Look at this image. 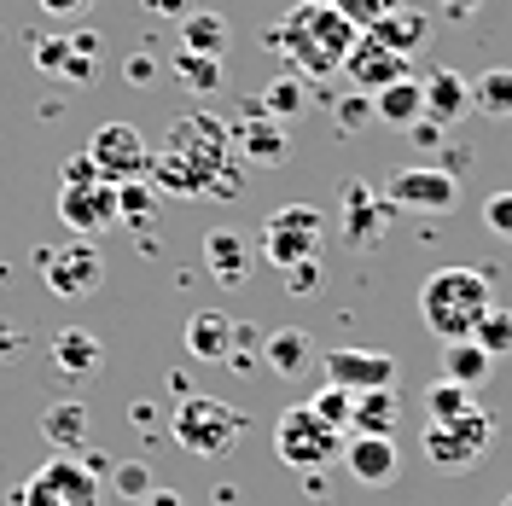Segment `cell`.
<instances>
[{
  "mask_svg": "<svg viewBox=\"0 0 512 506\" xmlns=\"http://www.w3.org/2000/svg\"><path fill=\"white\" fill-rule=\"evenodd\" d=\"M158 192L175 198H239V163H233V128L216 123L210 111H187L175 117L163 146L152 152V175Z\"/></svg>",
  "mask_w": 512,
  "mask_h": 506,
  "instance_id": "6da1fadb",
  "label": "cell"
},
{
  "mask_svg": "<svg viewBox=\"0 0 512 506\" xmlns=\"http://www.w3.org/2000/svg\"><path fill=\"white\" fill-rule=\"evenodd\" d=\"M355 35H361V30H355L344 12H332L326 0H297L286 18L268 30V47H274L297 76L326 82V76H338V70H344V53L355 47Z\"/></svg>",
  "mask_w": 512,
  "mask_h": 506,
  "instance_id": "7a4b0ae2",
  "label": "cell"
},
{
  "mask_svg": "<svg viewBox=\"0 0 512 506\" xmlns=\"http://www.w3.org/2000/svg\"><path fill=\"white\" fill-rule=\"evenodd\" d=\"M489 309H495V285H489L483 268H437L431 280L419 285V320L443 344L472 338Z\"/></svg>",
  "mask_w": 512,
  "mask_h": 506,
  "instance_id": "3957f363",
  "label": "cell"
},
{
  "mask_svg": "<svg viewBox=\"0 0 512 506\" xmlns=\"http://www.w3.org/2000/svg\"><path fill=\"white\" fill-rule=\"evenodd\" d=\"M245 431H251V419L233 402H216V396H181V408L169 413V437L198 460H227L245 443Z\"/></svg>",
  "mask_w": 512,
  "mask_h": 506,
  "instance_id": "277c9868",
  "label": "cell"
},
{
  "mask_svg": "<svg viewBox=\"0 0 512 506\" xmlns=\"http://www.w3.org/2000/svg\"><path fill=\"white\" fill-rule=\"evenodd\" d=\"M419 448H425V460L437 472H472L483 454L495 448V413L472 402V408L448 413V419H425Z\"/></svg>",
  "mask_w": 512,
  "mask_h": 506,
  "instance_id": "5b68a950",
  "label": "cell"
},
{
  "mask_svg": "<svg viewBox=\"0 0 512 506\" xmlns=\"http://www.w3.org/2000/svg\"><path fill=\"white\" fill-rule=\"evenodd\" d=\"M274 454L286 460L291 472L315 477V472H326L332 460H344V431L326 425L309 402H297V408H286L274 419Z\"/></svg>",
  "mask_w": 512,
  "mask_h": 506,
  "instance_id": "8992f818",
  "label": "cell"
},
{
  "mask_svg": "<svg viewBox=\"0 0 512 506\" xmlns=\"http://www.w3.org/2000/svg\"><path fill=\"white\" fill-rule=\"evenodd\" d=\"M105 460H82V454H53L47 466H35L18 489V506H99L105 501Z\"/></svg>",
  "mask_w": 512,
  "mask_h": 506,
  "instance_id": "52a82bcc",
  "label": "cell"
},
{
  "mask_svg": "<svg viewBox=\"0 0 512 506\" xmlns=\"http://www.w3.org/2000/svg\"><path fill=\"white\" fill-rule=\"evenodd\" d=\"M320 245H326V216H320L315 204H280V210L262 222L256 256L274 262V268L286 274V268H297V262L320 256Z\"/></svg>",
  "mask_w": 512,
  "mask_h": 506,
  "instance_id": "ba28073f",
  "label": "cell"
},
{
  "mask_svg": "<svg viewBox=\"0 0 512 506\" xmlns=\"http://www.w3.org/2000/svg\"><path fill=\"white\" fill-rule=\"evenodd\" d=\"M390 210H408V216H454L460 204V175L454 169H431V163H414V169H396L390 175Z\"/></svg>",
  "mask_w": 512,
  "mask_h": 506,
  "instance_id": "9c48e42d",
  "label": "cell"
},
{
  "mask_svg": "<svg viewBox=\"0 0 512 506\" xmlns=\"http://www.w3.org/2000/svg\"><path fill=\"white\" fill-rule=\"evenodd\" d=\"M88 158H94V169L111 187L146 181V175H152V140L134 123H105V128H94V140H88Z\"/></svg>",
  "mask_w": 512,
  "mask_h": 506,
  "instance_id": "30bf717a",
  "label": "cell"
},
{
  "mask_svg": "<svg viewBox=\"0 0 512 506\" xmlns=\"http://www.w3.org/2000/svg\"><path fill=\"white\" fill-rule=\"evenodd\" d=\"M41 274L53 297H94L105 285V256L94 251V239H70L59 251H41Z\"/></svg>",
  "mask_w": 512,
  "mask_h": 506,
  "instance_id": "8fae6325",
  "label": "cell"
},
{
  "mask_svg": "<svg viewBox=\"0 0 512 506\" xmlns=\"http://www.w3.org/2000/svg\"><path fill=\"white\" fill-rule=\"evenodd\" d=\"M59 222L76 239H94L117 227V187L111 181H82V187H59Z\"/></svg>",
  "mask_w": 512,
  "mask_h": 506,
  "instance_id": "7c38bea8",
  "label": "cell"
},
{
  "mask_svg": "<svg viewBox=\"0 0 512 506\" xmlns=\"http://www.w3.org/2000/svg\"><path fill=\"white\" fill-rule=\"evenodd\" d=\"M320 367H326V384H344L355 396L396 384V355H384V349H326Z\"/></svg>",
  "mask_w": 512,
  "mask_h": 506,
  "instance_id": "4fadbf2b",
  "label": "cell"
},
{
  "mask_svg": "<svg viewBox=\"0 0 512 506\" xmlns=\"http://www.w3.org/2000/svg\"><path fill=\"white\" fill-rule=\"evenodd\" d=\"M204 268L216 274V285L239 291L256 268V239L239 233V227H210V233H204Z\"/></svg>",
  "mask_w": 512,
  "mask_h": 506,
  "instance_id": "5bb4252c",
  "label": "cell"
},
{
  "mask_svg": "<svg viewBox=\"0 0 512 506\" xmlns=\"http://www.w3.org/2000/svg\"><path fill=\"white\" fill-rule=\"evenodd\" d=\"M344 76H350L355 94H379V88H390V82L408 76V59L390 53V47H379L373 35H355V47L344 53Z\"/></svg>",
  "mask_w": 512,
  "mask_h": 506,
  "instance_id": "9a60e30c",
  "label": "cell"
},
{
  "mask_svg": "<svg viewBox=\"0 0 512 506\" xmlns=\"http://www.w3.org/2000/svg\"><path fill=\"white\" fill-rule=\"evenodd\" d=\"M344 472H350L361 489H384V483H396V472H402L396 443H390V437H344Z\"/></svg>",
  "mask_w": 512,
  "mask_h": 506,
  "instance_id": "2e32d148",
  "label": "cell"
},
{
  "mask_svg": "<svg viewBox=\"0 0 512 506\" xmlns=\"http://www.w3.org/2000/svg\"><path fill=\"white\" fill-rule=\"evenodd\" d=\"M384 227H390V198H373L367 181H350L344 187V239L367 251L384 239Z\"/></svg>",
  "mask_w": 512,
  "mask_h": 506,
  "instance_id": "e0dca14e",
  "label": "cell"
},
{
  "mask_svg": "<svg viewBox=\"0 0 512 506\" xmlns=\"http://www.w3.org/2000/svg\"><path fill=\"white\" fill-rule=\"evenodd\" d=\"M233 152H239L245 163H280L291 152L280 117H268L262 105H256V111H245V117L233 123Z\"/></svg>",
  "mask_w": 512,
  "mask_h": 506,
  "instance_id": "ac0fdd59",
  "label": "cell"
},
{
  "mask_svg": "<svg viewBox=\"0 0 512 506\" xmlns=\"http://www.w3.org/2000/svg\"><path fill=\"white\" fill-rule=\"evenodd\" d=\"M361 35H373L379 47H390V53H402V59H414L419 47H425V35H431V18L419 12L414 0H402L396 12H384L373 30H361Z\"/></svg>",
  "mask_w": 512,
  "mask_h": 506,
  "instance_id": "d6986e66",
  "label": "cell"
},
{
  "mask_svg": "<svg viewBox=\"0 0 512 506\" xmlns=\"http://www.w3.org/2000/svg\"><path fill=\"white\" fill-rule=\"evenodd\" d=\"M419 82H425V117H431V123H454V117L472 111V82H466L460 70H431V76H419Z\"/></svg>",
  "mask_w": 512,
  "mask_h": 506,
  "instance_id": "ffe728a7",
  "label": "cell"
},
{
  "mask_svg": "<svg viewBox=\"0 0 512 506\" xmlns=\"http://www.w3.org/2000/svg\"><path fill=\"white\" fill-rule=\"evenodd\" d=\"M309 332H297V326H274V332H262V361H268V373L274 379H297L303 367H309Z\"/></svg>",
  "mask_w": 512,
  "mask_h": 506,
  "instance_id": "44dd1931",
  "label": "cell"
},
{
  "mask_svg": "<svg viewBox=\"0 0 512 506\" xmlns=\"http://www.w3.org/2000/svg\"><path fill=\"white\" fill-rule=\"evenodd\" d=\"M99 361H105V344H99L94 332H59L53 338V367H59L64 379H88V373H99Z\"/></svg>",
  "mask_w": 512,
  "mask_h": 506,
  "instance_id": "7402d4cb",
  "label": "cell"
},
{
  "mask_svg": "<svg viewBox=\"0 0 512 506\" xmlns=\"http://www.w3.org/2000/svg\"><path fill=\"white\" fill-rule=\"evenodd\" d=\"M41 431H47V443L59 454H82L88 448V408L82 402H53L41 413Z\"/></svg>",
  "mask_w": 512,
  "mask_h": 506,
  "instance_id": "603a6c76",
  "label": "cell"
},
{
  "mask_svg": "<svg viewBox=\"0 0 512 506\" xmlns=\"http://www.w3.org/2000/svg\"><path fill=\"white\" fill-rule=\"evenodd\" d=\"M396 431V384L390 390H361L350 413V437H390Z\"/></svg>",
  "mask_w": 512,
  "mask_h": 506,
  "instance_id": "cb8c5ba5",
  "label": "cell"
},
{
  "mask_svg": "<svg viewBox=\"0 0 512 506\" xmlns=\"http://www.w3.org/2000/svg\"><path fill=\"white\" fill-rule=\"evenodd\" d=\"M233 332H239V320L227 315H192L187 320V349L198 361H227L233 355Z\"/></svg>",
  "mask_w": 512,
  "mask_h": 506,
  "instance_id": "d4e9b609",
  "label": "cell"
},
{
  "mask_svg": "<svg viewBox=\"0 0 512 506\" xmlns=\"http://www.w3.org/2000/svg\"><path fill=\"white\" fill-rule=\"evenodd\" d=\"M373 117L384 123H419L425 117V82L419 76H402V82H390L373 94Z\"/></svg>",
  "mask_w": 512,
  "mask_h": 506,
  "instance_id": "484cf974",
  "label": "cell"
},
{
  "mask_svg": "<svg viewBox=\"0 0 512 506\" xmlns=\"http://www.w3.org/2000/svg\"><path fill=\"white\" fill-rule=\"evenodd\" d=\"M227 18L222 12H187V18H181V47H187V53H204V59H222L227 53Z\"/></svg>",
  "mask_w": 512,
  "mask_h": 506,
  "instance_id": "4316f807",
  "label": "cell"
},
{
  "mask_svg": "<svg viewBox=\"0 0 512 506\" xmlns=\"http://www.w3.org/2000/svg\"><path fill=\"white\" fill-rule=\"evenodd\" d=\"M489 355H483L472 338H460V344H443V379H454V384H466V390H478L483 379H489Z\"/></svg>",
  "mask_w": 512,
  "mask_h": 506,
  "instance_id": "83f0119b",
  "label": "cell"
},
{
  "mask_svg": "<svg viewBox=\"0 0 512 506\" xmlns=\"http://www.w3.org/2000/svg\"><path fill=\"white\" fill-rule=\"evenodd\" d=\"M472 105H478L483 117H495V123H507L512 117V70H483L478 82H472Z\"/></svg>",
  "mask_w": 512,
  "mask_h": 506,
  "instance_id": "f1b7e54d",
  "label": "cell"
},
{
  "mask_svg": "<svg viewBox=\"0 0 512 506\" xmlns=\"http://www.w3.org/2000/svg\"><path fill=\"white\" fill-rule=\"evenodd\" d=\"M152 216H158V187L152 181H123L117 187V222L152 227Z\"/></svg>",
  "mask_w": 512,
  "mask_h": 506,
  "instance_id": "f546056e",
  "label": "cell"
},
{
  "mask_svg": "<svg viewBox=\"0 0 512 506\" xmlns=\"http://www.w3.org/2000/svg\"><path fill=\"white\" fill-rule=\"evenodd\" d=\"M175 76L187 82L192 94H222V59H204V53H175Z\"/></svg>",
  "mask_w": 512,
  "mask_h": 506,
  "instance_id": "4dcf8cb0",
  "label": "cell"
},
{
  "mask_svg": "<svg viewBox=\"0 0 512 506\" xmlns=\"http://www.w3.org/2000/svg\"><path fill=\"white\" fill-rule=\"evenodd\" d=\"M472 344H478L489 361L512 355V309H489V315L478 320V332H472Z\"/></svg>",
  "mask_w": 512,
  "mask_h": 506,
  "instance_id": "1f68e13d",
  "label": "cell"
},
{
  "mask_svg": "<svg viewBox=\"0 0 512 506\" xmlns=\"http://www.w3.org/2000/svg\"><path fill=\"white\" fill-rule=\"evenodd\" d=\"M478 396L466 390V384H454V379H431L425 384V419H448V413H460V408H472Z\"/></svg>",
  "mask_w": 512,
  "mask_h": 506,
  "instance_id": "d6a6232c",
  "label": "cell"
},
{
  "mask_svg": "<svg viewBox=\"0 0 512 506\" xmlns=\"http://www.w3.org/2000/svg\"><path fill=\"white\" fill-rule=\"evenodd\" d=\"M309 408L326 419V425H338V431H350V413H355V390L344 384H320L315 396H309Z\"/></svg>",
  "mask_w": 512,
  "mask_h": 506,
  "instance_id": "836d02e7",
  "label": "cell"
},
{
  "mask_svg": "<svg viewBox=\"0 0 512 506\" xmlns=\"http://www.w3.org/2000/svg\"><path fill=\"white\" fill-rule=\"evenodd\" d=\"M303 82H297V76H280V82H274V88H268V94H262V111H268V117H297V111H303Z\"/></svg>",
  "mask_w": 512,
  "mask_h": 506,
  "instance_id": "e575fe53",
  "label": "cell"
},
{
  "mask_svg": "<svg viewBox=\"0 0 512 506\" xmlns=\"http://www.w3.org/2000/svg\"><path fill=\"white\" fill-rule=\"evenodd\" d=\"M99 70V35H70V59H64V76L70 82H88Z\"/></svg>",
  "mask_w": 512,
  "mask_h": 506,
  "instance_id": "d590c367",
  "label": "cell"
},
{
  "mask_svg": "<svg viewBox=\"0 0 512 506\" xmlns=\"http://www.w3.org/2000/svg\"><path fill=\"white\" fill-rule=\"evenodd\" d=\"M326 6H332V12H344V18H350L355 30H373V24H379L384 12H396L402 0H326Z\"/></svg>",
  "mask_w": 512,
  "mask_h": 506,
  "instance_id": "8d00e7d4",
  "label": "cell"
},
{
  "mask_svg": "<svg viewBox=\"0 0 512 506\" xmlns=\"http://www.w3.org/2000/svg\"><path fill=\"white\" fill-rule=\"evenodd\" d=\"M111 489H117V495H128V501H140V495L152 489V466H140V460H123V466L111 472Z\"/></svg>",
  "mask_w": 512,
  "mask_h": 506,
  "instance_id": "74e56055",
  "label": "cell"
},
{
  "mask_svg": "<svg viewBox=\"0 0 512 506\" xmlns=\"http://www.w3.org/2000/svg\"><path fill=\"white\" fill-rule=\"evenodd\" d=\"M483 227L512 245V192H489V198H483Z\"/></svg>",
  "mask_w": 512,
  "mask_h": 506,
  "instance_id": "f35d334b",
  "label": "cell"
},
{
  "mask_svg": "<svg viewBox=\"0 0 512 506\" xmlns=\"http://www.w3.org/2000/svg\"><path fill=\"white\" fill-rule=\"evenodd\" d=\"M64 59H70V35H59V41H35V70L64 76Z\"/></svg>",
  "mask_w": 512,
  "mask_h": 506,
  "instance_id": "ab89813d",
  "label": "cell"
},
{
  "mask_svg": "<svg viewBox=\"0 0 512 506\" xmlns=\"http://www.w3.org/2000/svg\"><path fill=\"white\" fill-rule=\"evenodd\" d=\"M315 285H320V256H309V262L286 268V291H291V297H303V291H315Z\"/></svg>",
  "mask_w": 512,
  "mask_h": 506,
  "instance_id": "60d3db41",
  "label": "cell"
},
{
  "mask_svg": "<svg viewBox=\"0 0 512 506\" xmlns=\"http://www.w3.org/2000/svg\"><path fill=\"white\" fill-rule=\"evenodd\" d=\"M82 181H105V175L94 169V158H88V152H82V158H70V163H64L59 187H82Z\"/></svg>",
  "mask_w": 512,
  "mask_h": 506,
  "instance_id": "b9f144b4",
  "label": "cell"
},
{
  "mask_svg": "<svg viewBox=\"0 0 512 506\" xmlns=\"http://www.w3.org/2000/svg\"><path fill=\"white\" fill-rule=\"evenodd\" d=\"M361 117H373V94L344 99V105H338V123H361Z\"/></svg>",
  "mask_w": 512,
  "mask_h": 506,
  "instance_id": "7bdbcfd3",
  "label": "cell"
},
{
  "mask_svg": "<svg viewBox=\"0 0 512 506\" xmlns=\"http://www.w3.org/2000/svg\"><path fill=\"white\" fill-rule=\"evenodd\" d=\"M152 76H158V59H146V53L128 59V82H152Z\"/></svg>",
  "mask_w": 512,
  "mask_h": 506,
  "instance_id": "ee69618b",
  "label": "cell"
},
{
  "mask_svg": "<svg viewBox=\"0 0 512 506\" xmlns=\"http://www.w3.org/2000/svg\"><path fill=\"white\" fill-rule=\"evenodd\" d=\"M414 140H419V146H443V123L419 117V123H414Z\"/></svg>",
  "mask_w": 512,
  "mask_h": 506,
  "instance_id": "f6af8a7d",
  "label": "cell"
},
{
  "mask_svg": "<svg viewBox=\"0 0 512 506\" xmlns=\"http://www.w3.org/2000/svg\"><path fill=\"white\" fill-rule=\"evenodd\" d=\"M41 12H53V18H70V12H82V6H94V0H35Z\"/></svg>",
  "mask_w": 512,
  "mask_h": 506,
  "instance_id": "bcb514c9",
  "label": "cell"
},
{
  "mask_svg": "<svg viewBox=\"0 0 512 506\" xmlns=\"http://www.w3.org/2000/svg\"><path fill=\"white\" fill-rule=\"evenodd\" d=\"M478 6H483V0H443V18H454V24H460V18H472Z\"/></svg>",
  "mask_w": 512,
  "mask_h": 506,
  "instance_id": "7dc6e473",
  "label": "cell"
},
{
  "mask_svg": "<svg viewBox=\"0 0 512 506\" xmlns=\"http://www.w3.org/2000/svg\"><path fill=\"white\" fill-rule=\"evenodd\" d=\"M134 506H181V495H175V489H146Z\"/></svg>",
  "mask_w": 512,
  "mask_h": 506,
  "instance_id": "c3c4849f",
  "label": "cell"
},
{
  "mask_svg": "<svg viewBox=\"0 0 512 506\" xmlns=\"http://www.w3.org/2000/svg\"><path fill=\"white\" fill-rule=\"evenodd\" d=\"M6 349H18V332H12V326L0 320V355H6Z\"/></svg>",
  "mask_w": 512,
  "mask_h": 506,
  "instance_id": "681fc988",
  "label": "cell"
},
{
  "mask_svg": "<svg viewBox=\"0 0 512 506\" xmlns=\"http://www.w3.org/2000/svg\"><path fill=\"white\" fill-rule=\"evenodd\" d=\"M152 6H158V12H181V0H152Z\"/></svg>",
  "mask_w": 512,
  "mask_h": 506,
  "instance_id": "f907efd6",
  "label": "cell"
},
{
  "mask_svg": "<svg viewBox=\"0 0 512 506\" xmlns=\"http://www.w3.org/2000/svg\"><path fill=\"white\" fill-rule=\"evenodd\" d=\"M501 506H512V495H507V501H501Z\"/></svg>",
  "mask_w": 512,
  "mask_h": 506,
  "instance_id": "816d5d0a",
  "label": "cell"
}]
</instances>
